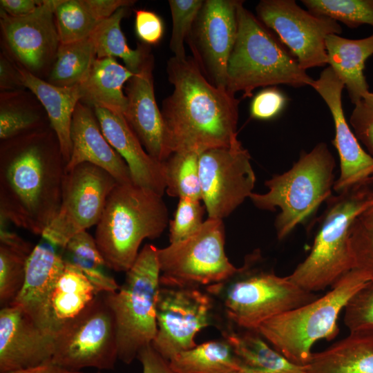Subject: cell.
Returning a JSON list of instances; mask_svg holds the SVG:
<instances>
[{
  "label": "cell",
  "mask_w": 373,
  "mask_h": 373,
  "mask_svg": "<svg viewBox=\"0 0 373 373\" xmlns=\"http://www.w3.org/2000/svg\"><path fill=\"white\" fill-rule=\"evenodd\" d=\"M214 298L199 287L160 285L157 305V334L153 349L169 361L197 345L195 336L215 323Z\"/></svg>",
  "instance_id": "13"
},
{
  "label": "cell",
  "mask_w": 373,
  "mask_h": 373,
  "mask_svg": "<svg viewBox=\"0 0 373 373\" xmlns=\"http://www.w3.org/2000/svg\"><path fill=\"white\" fill-rule=\"evenodd\" d=\"M311 13L340 21L355 28L363 24L373 27V0H303Z\"/></svg>",
  "instance_id": "36"
},
{
  "label": "cell",
  "mask_w": 373,
  "mask_h": 373,
  "mask_svg": "<svg viewBox=\"0 0 373 373\" xmlns=\"http://www.w3.org/2000/svg\"><path fill=\"white\" fill-rule=\"evenodd\" d=\"M96 58L90 37L76 42L59 44L48 82L61 87L78 85L86 77Z\"/></svg>",
  "instance_id": "34"
},
{
  "label": "cell",
  "mask_w": 373,
  "mask_h": 373,
  "mask_svg": "<svg viewBox=\"0 0 373 373\" xmlns=\"http://www.w3.org/2000/svg\"><path fill=\"white\" fill-rule=\"evenodd\" d=\"M328 64L344 84L352 104L363 100L369 92L364 75L366 60L373 55V33L370 36L350 39L332 34L326 37Z\"/></svg>",
  "instance_id": "25"
},
{
  "label": "cell",
  "mask_w": 373,
  "mask_h": 373,
  "mask_svg": "<svg viewBox=\"0 0 373 373\" xmlns=\"http://www.w3.org/2000/svg\"><path fill=\"white\" fill-rule=\"evenodd\" d=\"M206 208L200 200L179 198L173 218L169 221L170 243L188 238L203 224Z\"/></svg>",
  "instance_id": "41"
},
{
  "label": "cell",
  "mask_w": 373,
  "mask_h": 373,
  "mask_svg": "<svg viewBox=\"0 0 373 373\" xmlns=\"http://www.w3.org/2000/svg\"><path fill=\"white\" fill-rule=\"evenodd\" d=\"M307 373H373V330L350 334L326 350L312 353Z\"/></svg>",
  "instance_id": "27"
},
{
  "label": "cell",
  "mask_w": 373,
  "mask_h": 373,
  "mask_svg": "<svg viewBox=\"0 0 373 373\" xmlns=\"http://www.w3.org/2000/svg\"><path fill=\"white\" fill-rule=\"evenodd\" d=\"M352 269H357L373 281V229L363 226L356 219L349 238Z\"/></svg>",
  "instance_id": "42"
},
{
  "label": "cell",
  "mask_w": 373,
  "mask_h": 373,
  "mask_svg": "<svg viewBox=\"0 0 373 373\" xmlns=\"http://www.w3.org/2000/svg\"><path fill=\"white\" fill-rule=\"evenodd\" d=\"M371 179L327 200V209L310 253L288 276L295 284L314 293L332 287L352 269L350 229L368 206Z\"/></svg>",
  "instance_id": "7"
},
{
  "label": "cell",
  "mask_w": 373,
  "mask_h": 373,
  "mask_svg": "<svg viewBox=\"0 0 373 373\" xmlns=\"http://www.w3.org/2000/svg\"><path fill=\"white\" fill-rule=\"evenodd\" d=\"M15 93L2 92L0 106V138L6 140L44 128L41 115L35 108L19 103Z\"/></svg>",
  "instance_id": "38"
},
{
  "label": "cell",
  "mask_w": 373,
  "mask_h": 373,
  "mask_svg": "<svg viewBox=\"0 0 373 373\" xmlns=\"http://www.w3.org/2000/svg\"><path fill=\"white\" fill-rule=\"evenodd\" d=\"M169 223L162 195L133 182L117 183L108 196L95 233L107 267L126 272L142 242L160 236Z\"/></svg>",
  "instance_id": "3"
},
{
  "label": "cell",
  "mask_w": 373,
  "mask_h": 373,
  "mask_svg": "<svg viewBox=\"0 0 373 373\" xmlns=\"http://www.w3.org/2000/svg\"><path fill=\"white\" fill-rule=\"evenodd\" d=\"M199 155L192 152L173 153L163 162L167 195L201 200Z\"/></svg>",
  "instance_id": "35"
},
{
  "label": "cell",
  "mask_w": 373,
  "mask_h": 373,
  "mask_svg": "<svg viewBox=\"0 0 373 373\" xmlns=\"http://www.w3.org/2000/svg\"><path fill=\"white\" fill-rule=\"evenodd\" d=\"M199 178L208 218L220 220L249 198L256 182L251 157L240 142L201 153Z\"/></svg>",
  "instance_id": "15"
},
{
  "label": "cell",
  "mask_w": 373,
  "mask_h": 373,
  "mask_svg": "<svg viewBox=\"0 0 373 373\" xmlns=\"http://www.w3.org/2000/svg\"><path fill=\"white\" fill-rule=\"evenodd\" d=\"M52 361L71 370H113L118 358L114 316L100 294L54 334Z\"/></svg>",
  "instance_id": "11"
},
{
  "label": "cell",
  "mask_w": 373,
  "mask_h": 373,
  "mask_svg": "<svg viewBox=\"0 0 373 373\" xmlns=\"http://www.w3.org/2000/svg\"><path fill=\"white\" fill-rule=\"evenodd\" d=\"M6 373H85L82 371H75L68 370L62 366H60L52 361H48L39 365ZM92 373H102L100 372Z\"/></svg>",
  "instance_id": "50"
},
{
  "label": "cell",
  "mask_w": 373,
  "mask_h": 373,
  "mask_svg": "<svg viewBox=\"0 0 373 373\" xmlns=\"http://www.w3.org/2000/svg\"><path fill=\"white\" fill-rule=\"evenodd\" d=\"M64 251L67 254L64 260L79 269L100 294L113 292L119 288L115 280L104 271L106 261L95 237L86 231L72 237Z\"/></svg>",
  "instance_id": "33"
},
{
  "label": "cell",
  "mask_w": 373,
  "mask_h": 373,
  "mask_svg": "<svg viewBox=\"0 0 373 373\" xmlns=\"http://www.w3.org/2000/svg\"><path fill=\"white\" fill-rule=\"evenodd\" d=\"M84 6L99 22L111 17L118 9L135 3L132 0H80Z\"/></svg>",
  "instance_id": "46"
},
{
  "label": "cell",
  "mask_w": 373,
  "mask_h": 373,
  "mask_svg": "<svg viewBox=\"0 0 373 373\" xmlns=\"http://www.w3.org/2000/svg\"><path fill=\"white\" fill-rule=\"evenodd\" d=\"M153 68V57L149 52L140 70L126 84L127 106L123 116L146 151L155 160L164 162L171 154L164 119L155 100Z\"/></svg>",
  "instance_id": "20"
},
{
  "label": "cell",
  "mask_w": 373,
  "mask_h": 373,
  "mask_svg": "<svg viewBox=\"0 0 373 373\" xmlns=\"http://www.w3.org/2000/svg\"><path fill=\"white\" fill-rule=\"evenodd\" d=\"M134 75L113 57L96 58L88 75L79 84L80 102L123 115L127 106L124 86Z\"/></svg>",
  "instance_id": "26"
},
{
  "label": "cell",
  "mask_w": 373,
  "mask_h": 373,
  "mask_svg": "<svg viewBox=\"0 0 373 373\" xmlns=\"http://www.w3.org/2000/svg\"><path fill=\"white\" fill-rule=\"evenodd\" d=\"M22 86L30 90L44 106L50 127L59 142L66 165L73 149L70 128L73 113L81 99L79 86H57L15 64Z\"/></svg>",
  "instance_id": "24"
},
{
  "label": "cell",
  "mask_w": 373,
  "mask_h": 373,
  "mask_svg": "<svg viewBox=\"0 0 373 373\" xmlns=\"http://www.w3.org/2000/svg\"><path fill=\"white\" fill-rule=\"evenodd\" d=\"M177 373H233L238 372L236 355L224 339L207 341L183 351L169 361Z\"/></svg>",
  "instance_id": "32"
},
{
  "label": "cell",
  "mask_w": 373,
  "mask_h": 373,
  "mask_svg": "<svg viewBox=\"0 0 373 373\" xmlns=\"http://www.w3.org/2000/svg\"><path fill=\"white\" fill-rule=\"evenodd\" d=\"M65 263L50 300L51 331L53 335L100 294L79 269L70 262L65 261Z\"/></svg>",
  "instance_id": "29"
},
{
  "label": "cell",
  "mask_w": 373,
  "mask_h": 373,
  "mask_svg": "<svg viewBox=\"0 0 373 373\" xmlns=\"http://www.w3.org/2000/svg\"><path fill=\"white\" fill-rule=\"evenodd\" d=\"M240 332L221 329L222 335L236 355L239 373H307L305 366L296 364L271 347L257 332Z\"/></svg>",
  "instance_id": "28"
},
{
  "label": "cell",
  "mask_w": 373,
  "mask_h": 373,
  "mask_svg": "<svg viewBox=\"0 0 373 373\" xmlns=\"http://www.w3.org/2000/svg\"><path fill=\"white\" fill-rule=\"evenodd\" d=\"M128 8H120L111 17L101 21L90 37L93 42L97 58L119 57L131 72L136 74L140 70L150 50L143 45H139L135 50L128 46L120 26Z\"/></svg>",
  "instance_id": "31"
},
{
  "label": "cell",
  "mask_w": 373,
  "mask_h": 373,
  "mask_svg": "<svg viewBox=\"0 0 373 373\" xmlns=\"http://www.w3.org/2000/svg\"><path fill=\"white\" fill-rule=\"evenodd\" d=\"M311 86L323 98L333 118L335 136L332 143L340 160V174L333 189L339 193L373 177V157L363 149L347 124L342 105L345 86L332 68L324 69Z\"/></svg>",
  "instance_id": "18"
},
{
  "label": "cell",
  "mask_w": 373,
  "mask_h": 373,
  "mask_svg": "<svg viewBox=\"0 0 373 373\" xmlns=\"http://www.w3.org/2000/svg\"><path fill=\"white\" fill-rule=\"evenodd\" d=\"M350 123L358 140L373 157V107L364 100L354 104Z\"/></svg>",
  "instance_id": "44"
},
{
  "label": "cell",
  "mask_w": 373,
  "mask_h": 373,
  "mask_svg": "<svg viewBox=\"0 0 373 373\" xmlns=\"http://www.w3.org/2000/svg\"><path fill=\"white\" fill-rule=\"evenodd\" d=\"M65 167L51 127L1 140L0 218L41 236L59 210Z\"/></svg>",
  "instance_id": "1"
},
{
  "label": "cell",
  "mask_w": 373,
  "mask_h": 373,
  "mask_svg": "<svg viewBox=\"0 0 373 373\" xmlns=\"http://www.w3.org/2000/svg\"><path fill=\"white\" fill-rule=\"evenodd\" d=\"M60 44H69L89 37L100 23L80 0H61L54 12Z\"/></svg>",
  "instance_id": "37"
},
{
  "label": "cell",
  "mask_w": 373,
  "mask_h": 373,
  "mask_svg": "<svg viewBox=\"0 0 373 373\" xmlns=\"http://www.w3.org/2000/svg\"><path fill=\"white\" fill-rule=\"evenodd\" d=\"M356 219L365 227L373 229V204H370Z\"/></svg>",
  "instance_id": "51"
},
{
  "label": "cell",
  "mask_w": 373,
  "mask_h": 373,
  "mask_svg": "<svg viewBox=\"0 0 373 373\" xmlns=\"http://www.w3.org/2000/svg\"><path fill=\"white\" fill-rule=\"evenodd\" d=\"M256 10L258 19L276 33L302 69L328 64L325 39L342 32L337 21L315 15L294 0H262Z\"/></svg>",
  "instance_id": "14"
},
{
  "label": "cell",
  "mask_w": 373,
  "mask_h": 373,
  "mask_svg": "<svg viewBox=\"0 0 373 373\" xmlns=\"http://www.w3.org/2000/svg\"><path fill=\"white\" fill-rule=\"evenodd\" d=\"M238 0L204 1L187 39L208 79L227 89V65L238 33Z\"/></svg>",
  "instance_id": "16"
},
{
  "label": "cell",
  "mask_w": 373,
  "mask_h": 373,
  "mask_svg": "<svg viewBox=\"0 0 373 373\" xmlns=\"http://www.w3.org/2000/svg\"><path fill=\"white\" fill-rule=\"evenodd\" d=\"M368 277L357 269L344 275L323 296L264 322L257 332L291 362L305 365L319 340H332L339 332L338 318L350 298Z\"/></svg>",
  "instance_id": "5"
},
{
  "label": "cell",
  "mask_w": 373,
  "mask_h": 373,
  "mask_svg": "<svg viewBox=\"0 0 373 373\" xmlns=\"http://www.w3.org/2000/svg\"><path fill=\"white\" fill-rule=\"evenodd\" d=\"M124 282L113 292L102 293L116 323L118 358L131 363L151 345L157 334L156 305L160 288L157 248L144 246Z\"/></svg>",
  "instance_id": "9"
},
{
  "label": "cell",
  "mask_w": 373,
  "mask_h": 373,
  "mask_svg": "<svg viewBox=\"0 0 373 373\" xmlns=\"http://www.w3.org/2000/svg\"><path fill=\"white\" fill-rule=\"evenodd\" d=\"M202 0H169L172 33L169 48L178 59H184V41L188 39L195 19L202 7Z\"/></svg>",
  "instance_id": "39"
},
{
  "label": "cell",
  "mask_w": 373,
  "mask_h": 373,
  "mask_svg": "<svg viewBox=\"0 0 373 373\" xmlns=\"http://www.w3.org/2000/svg\"><path fill=\"white\" fill-rule=\"evenodd\" d=\"M135 32L144 44L155 45L159 43L164 33L162 19L155 12L146 10H135Z\"/></svg>",
  "instance_id": "45"
},
{
  "label": "cell",
  "mask_w": 373,
  "mask_h": 373,
  "mask_svg": "<svg viewBox=\"0 0 373 373\" xmlns=\"http://www.w3.org/2000/svg\"><path fill=\"white\" fill-rule=\"evenodd\" d=\"M117 183L108 172L90 163L65 172L59 210L42 238L64 251L72 237L97 224Z\"/></svg>",
  "instance_id": "12"
},
{
  "label": "cell",
  "mask_w": 373,
  "mask_h": 373,
  "mask_svg": "<svg viewBox=\"0 0 373 373\" xmlns=\"http://www.w3.org/2000/svg\"><path fill=\"white\" fill-rule=\"evenodd\" d=\"M238 33L227 65V90L250 97L258 87L286 84L312 85L314 79L302 69L290 50L238 1Z\"/></svg>",
  "instance_id": "4"
},
{
  "label": "cell",
  "mask_w": 373,
  "mask_h": 373,
  "mask_svg": "<svg viewBox=\"0 0 373 373\" xmlns=\"http://www.w3.org/2000/svg\"><path fill=\"white\" fill-rule=\"evenodd\" d=\"M137 358L142 366V373H177L170 366L169 362L159 354L151 346L142 349Z\"/></svg>",
  "instance_id": "47"
},
{
  "label": "cell",
  "mask_w": 373,
  "mask_h": 373,
  "mask_svg": "<svg viewBox=\"0 0 373 373\" xmlns=\"http://www.w3.org/2000/svg\"><path fill=\"white\" fill-rule=\"evenodd\" d=\"M363 100H364L367 104L373 107V93H371L370 91L364 95Z\"/></svg>",
  "instance_id": "52"
},
{
  "label": "cell",
  "mask_w": 373,
  "mask_h": 373,
  "mask_svg": "<svg viewBox=\"0 0 373 373\" xmlns=\"http://www.w3.org/2000/svg\"><path fill=\"white\" fill-rule=\"evenodd\" d=\"M249 257L227 280L206 287L236 326L257 330L266 321L310 303L318 296L272 271L252 269Z\"/></svg>",
  "instance_id": "8"
},
{
  "label": "cell",
  "mask_w": 373,
  "mask_h": 373,
  "mask_svg": "<svg viewBox=\"0 0 373 373\" xmlns=\"http://www.w3.org/2000/svg\"><path fill=\"white\" fill-rule=\"evenodd\" d=\"M286 103L285 95L277 88L263 89L257 93L251 101V117L260 120L274 119L282 112Z\"/></svg>",
  "instance_id": "43"
},
{
  "label": "cell",
  "mask_w": 373,
  "mask_h": 373,
  "mask_svg": "<svg viewBox=\"0 0 373 373\" xmlns=\"http://www.w3.org/2000/svg\"><path fill=\"white\" fill-rule=\"evenodd\" d=\"M43 0H1V9L14 17L26 16L35 10Z\"/></svg>",
  "instance_id": "49"
},
{
  "label": "cell",
  "mask_w": 373,
  "mask_h": 373,
  "mask_svg": "<svg viewBox=\"0 0 373 373\" xmlns=\"http://www.w3.org/2000/svg\"><path fill=\"white\" fill-rule=\"evenodd\" d=\"M58 249L44 239L35 246L27 262L22 289L11 303L21 307L38 327L51 334L50 297L66 265Z\"/></svg>",
  "instance_id": "21"
},
{
  "label": "cell",
  "mask_w": 373,
  "mask_h": 373,
  "mask_svg": "<svg viewBox=\"0 0 373 373\" xmlns=\"http://www.w3.org/2000/svg\"><path fill=\"white\" fill-rule=\"evenodd\" d=\"M224 244L222 220L208 218L191 236L157 248L160 285L199 287L227 280L238 268L229 260Z\"/></svg>",
  "instance_id": "10"
},
{
  "label": "cell",
  "mask_w": 373,
  "mask_h": 373,
  "mask_svg": "<svg viewBox=\"0 0 373 373\" xmlns=\"http://www.w3.org/2000/svg\"><path fill=\"white\" fill-rule=\"evenodd\" d=\"M335 160L324 142L303 151L286 172L265 182L268 191L253 192L249 199L258 209L280 212L276 218L277 238L283 240L332 196Z\"/></svg>",
  "instance_id": "6"
},
{
  "label": "cell",
  "mask_w": 373,
  "mask_h": 373,
  "mask_svg": "<svg viewBox=\"0 0 373 373\" xmlns=\"http://www.w3.org/2000/svg\"><path fill=\"white\" fill-rule=\"evenodd\" d=\"M93 111L104 137L128 166L133 182L162 196L166 191L163 162L146 151L122 115L101 107Z\"/></svg>",
  "instance_id": "22"
},
{
  "label": "cell",
  "mask_w": 373,
  "mask_h": 373,
  "mask_svg": "<svg viewBox=\"0 0 373 373\" xmlns=\"http://www.w3.org/2000/svg\"><path fill=\"white\" fill-rule=\"evenodd\" d=\"M54 336L39 327L19 306L0 310V373L35 367L52 361Z\"/></svg>",
  "instance_id": "19"
},
{
  "label": "cell",
  "mask_w": 373,
  "mask_h": 373,
  "mask_svg": "<svg viewBox=\"0 0 373 373\" xmlns=\"http://www.w3.org/2000/svg\"><path fill=\"white\" fill-rule=\"evenodd\" d=\"M70 137L73 149L65 172L87 162L104 169L118 183L133 182L128 166L104 137L95 113L80 102L73 113Z\"/></svg>",
  "instance_id": "23"
},
{
  "label": "cell",
  "mask_w": 373,
  "mask_h": 373,
  "mask_svg": "<svg viewBox=\"0 0 373 373\" xmlns=\"http://www.w3.org/2000/svg\"><path fill=\"white\" fill-rule=\"evenodd\" d=\"M166 71L173 86L162 102L169 153L200 154L229 147L237 138L239 100L227 89L212 84L193 57L170 58Z\"/></svg>",
  "instance_id": "2"
},
{
  "label": "cell",
  "mask_w": 373,
  "mask_h": 373,
  "mask_svg": "<svg viewBox=\"0 0 373 373\" xmlns=\"http://www.w3.org/2000/svg\"><path fill=\"white\" fill-rule=\"evenodd\" d=\"M22 86L15 64L2 53L0 57V88L1 92Z\"/></svg>",
  "instance_id": "48"
},
{
  "label": "cell",
  "mask_w": 373,
  "mask_h": 373,
  "mask_svg": "<svg viewBox=\"0 0 373 373\" xmlns=\"http://www.w3.org/2000/svg\"><path fill=\"white\" fill-rule=\"evenodd\" d=\"M344 323L350 332L373 330V281L367 282L348 300Z\"/></svg>",
  "instance_id": "40"
},
{
  "label": "cell",
  "mask_w": 373,
  "mask_h": 373,
  "mask_svg": "<svg viewBox=\"0 0 373 373\" xmlns=\"http://www.w3.org/2000/svg\"><path fill=\"white\" fill-rule=\"evenodd\" d=\"M61 0H43L30 14L14 17L0 10V24L8 50L19 65L40 77L55 62L59 40L54 12Z\"/></svg>",
  "instance_id": "17"
},
{
  "label": "cell",
  "mask_w": 373,
  "mask_h": 373,
  "mask_svg": "<svg viewBox=\"0 0 373 373\" xmlns=\"http://www.w3.org/2000/svg\"><path fill=\"white\" fill-rule=\"evenodd\" d=\"M8 221L0 218V304L12 303L21 291L28 258L34 247L6 227Z\"/></svg>",
  "instance_id": "30"
},
{
  "label": "cell",
  "mask_w": 373,
  "mask_h": 373,
  "mask_svg": "<svg viewBox=\"0 0 373 373\" xmlns=\"http://www.w3.org/2000/svg\"><path fill=\"white\" fill-rule=\"evenodd\" d=\"M233 373H239V372H233Z\"/></svg>",
  "instance_id": "53"
}]
</instances>
